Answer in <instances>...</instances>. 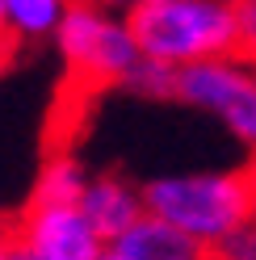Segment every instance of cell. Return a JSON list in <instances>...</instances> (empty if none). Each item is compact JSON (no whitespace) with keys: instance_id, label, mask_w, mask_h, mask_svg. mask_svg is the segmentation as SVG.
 <instances>
[{"instance_id":"6da1fadb","label":"cell","mask_w":256,"mask_h":260,"mask_svg":"<svg viewBox=\"0 0 256 260\" xmlns=\"http://www.w3.org/2000/svg\"><path fill=\"white\" fill-rule=\"evenodd\" d=\"M126 25L143 55L172 68L235 55L231 0H143L131 5Z\"/></svg>"},{"instance_id":"7a4b0ae2","label":"cell","mask_w":256,"mask_h":260,"mask_svg":"<svg viewBox=\"0 0 256 260\" xmlns=\"http://www.w3.org/2000/svg\"><path fill=\"white\" fill-rule=\"evenodd\" d=\"M143 210L185 235L202 239L206 248L231 235L235 226L252 222V181L248 168L235 172H189V176H155L139 185Z\"/></svg>"},{"instance_id":"3957f363","label":"cell","mask_w":256,"mask_h":260,"mask_svg":"<svg viewBox=\"0 0 256 260\" xmlns=\"http://www.w3.org/2000/svg\"><path fill=\"white\" fill-rule=\"evenodd\" d=\"M55 46L68 63V88H76L80 96L118 88L143 55L131 25L109 17L92 0H68L63 21L55 29Z\"/></svg>"},{"instance_id":"277c9868","label":"cell","mask_w":256,"mask_h":260,"mask_svg":"<svg viewBox=\"0 0 256 260\" xmlns=\"http://www.w3.org/2000/svg\"><path fill=\"white\" fill-rule=\"evenodd\" d=\"M172 101L218 113L239 143L256 147V72L235 59H198L177 68Z\"/></svg>"},{"instance_id":"5b68a950","label":"cell","mask_w":256,"mask_h":260,"mask_svg":"<svg viewBox=\"0 0 256 260\" xmlns=\"http://www.w3.org/2000/svg\"><path fill=\"white\" fill-rule=\"evenodd\" d=\"M13 231L34 260H101L109 248L80 202H25Z\"/></svg>"},{"instance_id":"8992f818","label":"cell","mask_w":256,"mask_h":260,"mask_svg":"<svg viewBox=\"0 0 256 260\" xmlns=\"http://www.w3.org/2000/svg\"><path fill=\"white\" fill-rule=\"evenodd\" d=\"M109 248L122 260H210V248H206L202 239L185 235L181 226L155 218L147 210H143L118 239H109Z\"/></svg>"},{"instance_id":"52a82bcc","label":"cell","mask_w":256,"mask_h":260,"mask_svg":"<svg viewBox=\"0 0 256 260\" xmlns=\"http://www.w3.org/2000/svg\"><path fill=\"white\" fill-rule=\"evenodd\" d=\"M80 210L88 214V222L101 231V239H118L126 226L143 214V193L118 172H101L88 176L84 193H80Z\"/></svg>"},{"instance_id":"ba28073f","label":"cell","mask_w":256,"mask_h":260,"mask_svg":"<svg viewBox=\"0 0 256 260\" xmlns=\"http://www.w3.org/2000/svg\"><path fill=\"white\" fill-rule=\"evenodd\" d=\"M68 0H5V29L21 46L55 38Z\"/></svg>"},{"instance_id":"9c48e42d","label":"cell","mask_w":256,"mask_h":260,"mask_svg":"<svg viewBox=\"0 0 256 260\" xmlns=\"http://www.w3.org/2000/svg\"><path fill=\"white\" fill-rule=\"evenodd\" d=\"M88 185V172L80 164L76 155L59 151L42 164L38 181H34V193H29V202H80V193Z\"/></svg>"},{"instance_id":"30bf717a","label":"cell","mask_w":256,"mask_h":260,"mask_svg":"<svg viewBox=\"0 0 256 260\" xmlns=\"http://www.w3.org/2000/svg\"><path fill=\"white\" fill-rule=\"evenodd\" d=\"M122 88L147 96V101H172V88H177V68H172V63H159V59L139 55V63L131 68V76L122 80Z\"/></svg>"},{"instance_id":"8fae6325","label":"cell","mask_w":256,"mask_h":260,"mask_svg":"<svg viewBox=\"0 0 256 260\" xmlns=\"http://www.w3.org/2000/svg\"><path fill=\"white\" fill-rule=\"evenodd\" d=\"M235 13V63L256 68V0H231Z\"/></svg>"},{"instance_id":"7c38bea8","label":"cell","mask_w":256,"mask_h":260,"mask_svg":"<svg viewBox=\"0 0 256 260\" xmlns=\"http://www.w3.org/2000/svg\"><path fill=\"white\" fill-rule=\"evenodd\" d=\"M17 51H21V42L9 34V29H0V72H9V63L17 59Z\"/></svg>"},{"instance_id":"4fadbf2b","label":"cell","mask_w":256,"mask_h":260,"mask_svg":"<svg viewBox=\"0 0 256 260\" xmlns=\"http://www.w3.org/2000/svg\"><path fill=\"white\" fill-rule=\"evenodd\" d=\"M0 260H34V256H29V248L17 239V231H13V239L5 243V256H0Z\"/></svg>"},{"instance_id":"5bb4252c","label":"cell","mask_w":256,"mask_h":260,"mask_svg":"<svg viewBox=\"0 0 256 260\" xmlns=\"http://www.w3.org/2000/svg\"><path fill=\"white\" fill-rule=\"evenodd\" d=\"M248 181H252V218H256V147H252V155H248Z\"/></svg>"},{"instance_id":"9a60e30c","label":"cell","mask_w":256,"mask_h":260,"mask_svg":"<svg viewBox=\"0 0 256 260\" xmlns=\"http://www.w3.org/2000/svg\"><path fill=\"white\" fill-rule=\"evenodd\" d=\"M13 239V218H0V256H5V243Z\"/></svg>"},{"instance_id":"2e32d148","label":"cell","mask_w":256,"mask_h":260,"mask_svg":"<svg viewBox=\"0 0 256 260\" xmlns=\"http://www.w3.org/2000/svg\"><path fill=\"white\" fill-rule=\"evenodd\" d=\"M92 5H101V9H131V5H143V0H92Z\"/></svg>"},{"instance_id":"e0dca14e","label":"cell","mask_w":256,"mask_h":260,"mask_svg":"<svg viewBox=\"0 0 256 260\" xmlns=\"http://www.w3.org/2000/svg\"><path fill=\"white\" fill-rule=\"evenodd\" d=\"M101 260H122V256H118L114 248H105V252H101Z\"/></svg>"},{"instance_id":"ac0fdd59","label":"cell","mask_w":256,"mask_h":260,"mask_svg":"<svg viewBox=\"0 0 256 260\" xmlns=\"http://www.w3.org/2000/svg\"><path fill=\"white\" fill-rule=\"evenodd\" d=\"M0 29H5V0H0Z\"/></svg>"},{"instance_id":"d6986e66","label":"cell","mask_w":256,"mask_h":260,"mask_svg":"<svg viewBox=\"0 0 256 260\" xmlns=\"http://www.w3.org/2000/svg\"><path fill=\"white\" fill-rule=\"evenodd\" d=\"M248 260H256V252H252V256H248Z\"/></svg>"}]
</instances>
